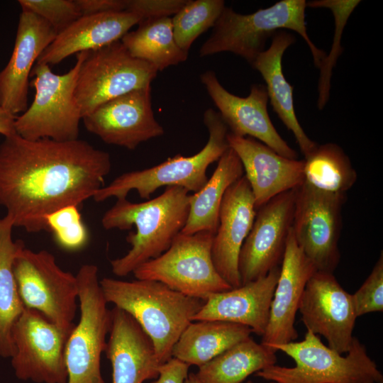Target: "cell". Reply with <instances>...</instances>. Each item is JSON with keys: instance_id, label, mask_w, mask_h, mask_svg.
Masks as SVG:
<instances>
[{"instance_id": "cell-1", "label": "cell", "mask_w": 383, "mask_h": 383, "mask_svg": "<svg viewBox=\"0 0 383 383\" xmlns=\"http://www.w3.org/2000/svg\"><path fill=\"white\" fill-rule=\"evenodd\" d=\"M111 169L110 155L85 140H30L16 133L0 144V206L13 227L48 231L49 214L93 198Z\"/></svg>"}, {"instance_id": "cell-2", "label": "cell", "mask_w": 383, "mask_h": 383, "mask_svg": "<svg viewBox=\"0 0 383 383\" xmlns=\"http://www.w3.org/2000/svg\"><path fill=\"white\" fill-rule=\"evenodd\" d=\"M189 192L180 187H167L160 196L141 203L118 199L101 218L106 229L129 230L126 241L131 245L121 257L110 261L113 274L125 277L143 263L157 257L171 245L183 229L189 211Z\"/></svg>"}, {"instance_id": "cell-3", "label": "cell", "mask_w": 383, "mask_h": 383, "mask_svg": "<svg viewBox=\"0 0 383 383\" xmlns=\"http://www.w3.org/2000/svg\"><path fill=\"white\" fill-rule=\"evenodd\" d=\"M99 284L106 302L128 313L150 338L162 364L205 303L155 280L104 277Z\"/></svg>"}, {"instance_id": "cell-4", "label": "cell", "mask_w": 383, "mask_h": 383, "mask_svg": "<svg viewBox=\"0 0 383 383\" xmlns=\"http://www.w3.org/2000/svg\"><path fill=\"white\" fill-rule=\"evenodd\" d=\"M305 0H282L257 11L242 14L225 7L210 37L201 46L199 56L230 52L250 65L263 52L270 37L282 29L292 30L306 43L314 65L319 68L326 53L310 39L305 21Z\"/></svg>"}, {"instance_id": "cell-5", "label": "cell", "mask_w": 383, "mask_h": 383, "mask_svg": "<svg viewBox=\"0 0 383 383\" xmlns=\"http://www.w3.org/2000/svg\"><path fill=\"white\" fill-rule=\"evenodd\" d=\"M271 348L287 354L296 365H273L255 373V377L277 383H383L382 373L356 337L346 356L326 346L318 335L307 330L301 341Z\"/></svg>"}, {"instance_id": "cell-6", "label": "cell", "mask_w": 383, "mask_h": 383, "mask_svg": "<svg viewBox=\"0 0 383 383\" xmlns=\"http://www.w3.org/2000/svg\"><path fill=\"white\" fill-rule=\"evenodd\" d=\"M203 122L209 138L199 152L188 157L178 154L155 166L123 173L100 189L94 196V200L101 202L113 197L126 198L133 190L140 198L149 199L162 187L177 186L188 192H199L208 181L209 166L218 161L229 148L228 130L217 111L211 108L206 109Z\"/></svg>"}, {"instance_id": "cell-7", "label": "cell", "mask_w": 383, "mask_h": 383, "mask_svg": "<svg viewBox=\"0 0 383 383\" xmlns=\"http://www.w3.org/2000/svg\"><path fill=\"white\" fill-rule=\"evenodd\" d=\"M85 52L77 54L75 65L63 74L53 73L47 65H34L30 86L35 89V96L31 105L16 118L14 127L18 135L30 140L78 139L82 116L74 91Z\"/></svg>"}, {"instance_id": "cell-8", "label": "cell", "mask_w": 383, "mask_h": 383, "mask_svg": "<svg viewBox=\"0 0 383 383\" xmlns=\"http://www.w3.org/2000/svg\"><path fill=\"white\" fill-rule=\"evenodd\" d=\"M13 272L25 308L38 311L70 335L78 300L76 275L63 270L50 252H35L23 242L15 254Z\"/></svg>"}, {"instance_id": "cell-9", "label": "cell", "mask_w": 383, "mask_h": 383, "mask_svg": "<svg viewBox=\"0 0 383 383\" xmlns=\"http://www.w3.org/2000/svg\"><path fill=\"white\" fill-rule=\"evenodd\" d=\"M76 277L80 316L66 343L67 383H105L101 357L111 328V310L107 307L96 265H83Z\"/></svg>"}, {"instance_id": "cell-10", "label": "cell", "mask_w": 383, "mask_h": 383, "mask_svg": "<svg viewBox=\"0 0 383 383\" xmlns=\"http://www.w3.org/2000/svg\"><path fill=\"white\" fill-rule=\"evenodd\" d=\"M214 234L200 231L192 235L181 232L162 255L135 269L137 279L160 282L185 295L206 300L212 294L232 287L214 267L211 248Z\"/></svg>"}, {"instance_id": "cell-11", "label": "cell", "mask_w": 383, "mask_h": 383, "mask_svg": "<svg viewBox=\"0 0 383 383\" xmlns=\"http://www.w3.org/2000/svg\"><path fill=\"white\" fill-rule=\"evenodd\" d=\"M157 72L152 65L131 56L121 40L86 51L74 91L82 118L113 98L151 87Z\"/></svg>"}, {"instance_id": "cell-12", "label": "cell", "mask_w": 383, "mask_h": 383, "mask_svg": "<svg viewBox=\"0 0 383 383\" xmlns=\"http://www.w3.org/2000/svg\"><path fill=\"white\" fill-rule=\"evenodd\" d=\"M346 194L320 191L304 182L295 189L292 231L297 245L317 271L333 273Z\"/></svg>"}, {"instance_id": "cell-13", "label": "cell", "mask_w": 383, "mask_h": 383, "mask_svg": "<svg viewBox=\"0 0 383 383\" xmlns=\"http://www.w3.org/2000/svg\"><path fill=\"white\" fill-rule=\"evenodd\" d=\"M69 335L36 310L25 308L12 329L11 365L16 377L35 383H67Z\"/></svg>"}, {"instance_id": "cell-14", "label": "cell", "mask_w": 383, "mask_h": 383, "mask_svg": "<svg viewBox=\"0 0 383 383\" xmlns=\"http://www.w3.org/2000/svg\"><path fill=\"white\" fill-rule=\"evenodd\" d=\"M295 189L277 195L257 210L241 248L238 271L241 284L266 276L280 266L292 228Z\"/></svg>"}, {"instance_id": "cell-15", "label": "cell", "mask_w": 383, "mask_h": 383, "mask_svg": "<svg viewBox=\"0 0 383 383\" xmlns=\"http://www.w3.org/2000/svg\"><path fill=\"white\" fill-rule=\"evenodd\" d=\"M299 311L307 331L323 335L328 346L338 353L348 352L357 317L352 294L333 273L314 272L306 282Z\"/></svg>"}, {"instance_id": "cell-16", "label": "cell", "mask_w": 383, "mask_h": 383, "mask_svg": "<svg viewBox=\"0 0 383 383\" xmlns=\"http://www.w3.org/2000/svg\"><path fill=\"white\" fill-rule=\"evenodd\" d=\"M86 129L104 143L135 149L140 143L164 135L155 118L151 87L113 98L82 118Z\"/></svg>"}, {"instance_id": "cell-17", "label": "cell", "mask_w": 383, "mask_h": 383, "mask_svg": "<svg viewBox=\"0 0 383 383\" xmlns=\"http://www.w3.org/2000/svg\"><path fill=\"white\" fill-rule=\"evenodd\" d=\"M200 79L229 133L252 138L283 157L297 159L298 153L280 136L270 120L264 84L252 85L249 95L240 97L226 90L213 71L204 72Z\"/></svg>"}, {"instance_id": "cell-18", "label": "cell", "mask_w": 383, "mask_h": 383, "mask_svg": "<svg viewBox=\"0 0 383 383\" xmlns=\"http://www.w3.org/2000/svg\"><path fill=\"white\" fill-rule=\"evenodd\" d=\"M57 31L38 15L21 9L11 56L0 72V108L16 116L28 108L29 77Z\"/></svg>"}, {"instance_id": "cell-19", "label": "cell", "mask_w": 383, "mask_h": 383, "mask_svg": "<svg viewBox=\"0 0 383 383\" xmlns=\"http://www.w3.org/2000/svg\"><path fill=\"white\" fill-rule=\"evenodd\" d=\"M228 145L238 156L253 196L256 210L273 197L304 182V160L283 157L250 137L227 134Z\"/></svg>"}, {"instance_id": "cell-20", "label": "cell", "mask_w": 383, "mask_h": 383, "mask_svg": "<svg viewBox=\"0 0 383 383\" xmlns=\"http://www.w3.org/2000/svg\"><path fill=\"white\" fill-rule=\"evenodd\" d=\"M256 213L250 184L243 175L224 194L211 248L215 269L232 288L242 285L238 271L239 255Z\"/></svg>"}, {"instance_id": "cell-21", "label": "cell", "mask_w": 383, "mask_h": 383, "mask_svg": "<svg viewBox=\"0 0 383 383\" xmlns=\"http://www.w3.org/2000/svg\"><path fill=\"white\" fill-rule=\"evenodd\" d=\"M316 271L289 233L261 343L272 347L298 338L294 323L306 282Z\"/></svg>"}, {"instance_id": "cell-22", "label": "cell", "mask_w": 383, "mask_h": 383, "mask_svg": "<svg viewBox=\"0 0 383 383\" xmlns=\"http://www.w3.org/2000/svg\"><path fill=\"white\" fill-rule=\"evenodd\" d=\"M104 353L112 367V383H143L155 379L162 365L155 345L138 323L114 306Z\"/></svg>"}, {"instance_id": "cell-23", "label": "cell", "mask_w": 383, "mask_h": 383, "mask_svg": "<svg viewBox=\"0 0 383 383\" xmlns=\"http://www.w3.org/2000/svg\"><path fill=\"white\" fill-rule=\"evenodd\" d=\"M279 272L278 266L263 277L238 288L210 294L192 321L216 320L240 323L262 336Z\"/></svg>"}, {"instance_id": "cell-24", "label": "cell", "mask_w": 383, "mask_h": 383, "mask_svg": "<svg viewBox=\"0 0 383 383\" xmlns=\"http://www.w3.org/2000/svg\"><path fill=\"white\" fill-rule=\"evenodd\" d=\"M143 18L128 11L82 16L57 33L35 64L55 65L67 57L97 50L121 39Z\"/></svg>"}, {"instance_id": "cell-25", "label": "cell", "mask_w": 383, "mask_h": 383, "mask_svg": "<svg viewBox=\"0 0 383 383\" xmlns=\"http://www.w3.org/2000/svg\"><path fill=\"white\" fill-rule=\"evenodd\" d=\"M295 42L294 36L284 30L276 32L270 47L262 52L251 65L265 82L268 99L280 120L293 133L299 147L307 157L317 147L303 130L295 113L293 87L282 71V57L286 50Z\"/></svg>"}, {"instance_id": "cell-26", "label": "cell", "mask_w": 383, "mask_h": 383, "mask_svg": "<svg viewBox=\"0 0 383 383\" xmlns=\"http://www.w3.org/2000/svg\"><path fill=\"white\" fill-rule=\"evenodd\" d=\"M244 175L242 163L230 147L218 160L217 166L206 184L189 196V211L181 233L192 235L209 231L215 235L219 211L227 189Z\"/></svg>"}, {"instance_id": "cell-27", "label": "cell", "mask_w": 383, "mask_h": 383, "mask_svg": "<svg viewBox=\"0 0 383 383\" xmlns=\"http://www.w3.org/2000/svg\"><path fill=\"white\" fill-rule=\"evenodd\" d=\"M245 325L216 320L192 321L173 347L172 356L200 367L235 344L250 337Z\"/></svg>"}, {"instance_id": "cell-28", "label": "cell", "mask_w": 383, "mask_h": 383, "mask_svg": "<svg viewBox=\"0 0 383 383\" xmlns=\"http://www.w3.org/2000/svg\"><path fill=\"white\" fill-rule=\"evenodd\" d=\"M276 352L249 337L199 367L196 375L201 383H241L250 374L275 365Z\"/></svg>"}, {"instance_id": "cell-29", "label": "cell", "mask_w": 383, "mask_h": 383, "mask_svg": "<svg viewBox=\"0 0 383 383\" xmlns=\"http://www.w3.org/2000/svg\"><path fill=\"white\" fill-rule=\"evenodd\" d=\"M121 42L131 56L152 65L158 72L177 65L188 57V52L182 50L174 39L170 17L142 20L137 29L128 31Z\"/></svg>"}, {"instance_id": "cell-30", "label": "cell", "mask_w": 383, "mask_h": 383, "mask_svg": "<svg viewBox=\"0 0 383 383\" xmlns=\"http://www.w3.org/2000/svg\"><path fill=\"white\" fill-rule=\"evenodd\" d=\"M13 228L9 218H0V356L5 358L13 355L12 329L25 309L13 272V258L22 241L13 240Z\"/></svg>"}, {"instance_id": "cell-31", "label": "cell", "mask_w": 383, "mask_h": 383, "mask_svg": "<svg viewBox=\"0 0 383 383\" xmlns=\"http://www.w3.org/2000/svg\"><path fill=\"white\" fill-rule=\"evenodd\" d=\"M304 160V182L320 191L346 194L357 181L349 157L335 143L318 145Z\"/></svg>"}, {"instance_id": "cell-32", "label": "cell", "mask_w": 383, "mask_h": 383, "mask_svg": "<svg viewBox=\"0 0 383 383\" xmlns=\"http://www.w3.org/2000/svg\"><path fill=\"white\" fill-rule=\"evenodd\" d=\"M225 7L223 0H188L172 18L179 47L188 52L194 40L214 26Z\"/></svg>"}, {"instance_id": "cell-33", "label": "cell", "mask_w": 383, "mask_h": 383, "mask_svg": "<svg viewBox=\"0 0 383 383\" xmlns=\"http://www.w3.org/2000/svg\"><path fill=\"white\" fill-rule=\"evenodd\" d=\"M360 1L357 0H316L306 2V6L324 8L331 11L334 17L335 32L331 50L323 59L318 83L317 106L322 110L330 97L331 79L333 68L335 66L338 57L341 55V37L348 20Z\"/></svg>"}, {"instance_id": "cell-34", "label": "cell", "mask_w": 383, "mask_h": 383, "mask_svg": "<svg viewBox=\"0 0 383 383\" xmlns=\"http://www.w3.org/2000/svg\"><path fill=\"white\" fill-rule=\"evenodd\" d=\"M48 230L56 243L64 250L77 251L88 243V231L84 224L79 207L67 206L49 214L46 218Z\"/></svg>"}, {"instance_id": "cell-35", "label": "cell", "mask_w": 383, "mask_h": 383, "mask_svg": "<svg viewBox=\"0 0 383 383\" xmlns=\"http://www.w3.org/2000/svg\"><path fill=\"white\" fill-rule=\"evenodd\" d=\"M21 9L29 11L60 33L82 16L74 0H19Z\"/></svg>"}, {"instance_id": "cell-36", "label": "cell", "mask_w": 383, "mask_h": 383, "mask_svg": "<svg viewBox=\"0 0 383 383\" xmlns=\"http://www.w3.org/2000/svg\"><path fill=\"white\" fill-rule=\"evenodd\" d=\"M357 317L383 311V254L362 286L352 294Z\"/></svg>"}, {"instance_id": "cell-37", "label": "cell", "mask_w": 383, "mask_h": 383, "mask_svg": "<svg viewBox=\"0 0 383 383\" xmlns=\"http://www.w3.org/2000/svg\"><path fill=\"white\" fill-rule=\"evenodd\" d=\"M188 0H126V11L140 16L143 20L175 15Z\"/></svg>"}, {"instance_id": "cell-38", "label": "cell", "mask_w": 383, "mask_h": 383, "mask_svg": "<svg viewBox=\"0 0 383 383\" xmlns=\"http://www.w3.org/2000/svg\"><path fill=\"white\" fill-rule=\"evenodd\" d=\"M82 16L126 11V0H74Z\"/></svg>"}, {"instance_id": "cell-39", "label": "cell", "mask_w": 383, "mask_h": 383, "mask_svg": "<svg viewBox=\"0 0 383 383\" xmlns=\"http://www.w3.org/2000/svg\"><path fill=\"white\" fill-rule=\"evenodd\" d=\"M189 367V365L172 357L160 366L159 376L152 383H184Z\"/></svg>"}, {"instance_id": "cell-40", "label": "cell", "mask_w": 383, "mask_h": 383, "mask_svg": "<svg viewBox=\"0 0 383 383\" xmlns=\"http://www.w3.org/2000/svg\"><path fill=\"white\" fill-rule=\"evenodd\" d=\"M16 116L0 108V134L4 137L16 133L14 123Z\"/></svg>"}, {"instance_id": "cell-41", "label": "cell", "mask_w": 383, "mask_h": 383, "mask_svg": "<svg viewBox=\"0 0 383 383\" xmlns=\"http://www.w3.org/2000/svg\"><path fill=\"white\" fill-rule=\"evenodd\" d=\"M184 383H201V382L197 378L195 373L190 372L188 374L187 377L186 378L184 381Z\"/></svg>"}, {"instance_id": "cell-42", "label": "cell", "mask_w": 383, "mask_h": 383, "mask_svg": "<svg viewBox=\"0 0 383 383\" xmlns=\"http://www.w3.org/2000/svg\"><path fill=\"white\" fill-rule=\"evenodd\" d=\"M245 383H254V382L252 381H251V380H248V381L245 382Z\"/></svg>"}, {"instance_id": "cell-43", "label": "cell", "mask_w": 383, "mask_h": 383, "mask_svg": "<svg viewBox=\"0 0 383 383\" xmlns=\"http://www.w3.org/2000/svg\"><path fill=\"white\" fill-rule=\"evenodd\" d=\"M270 383H277V382H270Z\"/></svg>"}]
</instances>
